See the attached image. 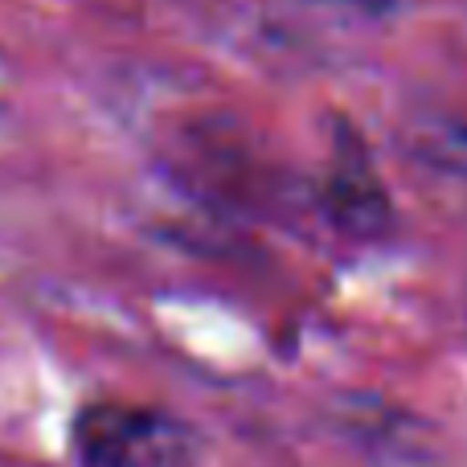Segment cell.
<instances>
[{
    "instance_id": "cell-1",
    "label": "cell",
    "mask_w": 467,
    "mask_h": 467,
    "mask_svg": "<svg viewBox=\"0 0 467 467\" xmlns=\"http://www.w3.org/2000/svg\"><path fill=\"white\" fill-rule=\"evenodd\" d=\"M70 447L78 467H193L197 435L169 410L90 402L74 414Z\"/></svg>"
},
{
    "instance_id": "cell-2",
    "label": "cell",
    "mask_w": 467,
    "mask_h": 467,
    "mask_svg": "<svg viewBox=\"0 0 467 467\" xmlns=\"http://www.w3.org/2000/svg\"><path fill=\"white\" fill-rule=\"evenodd\" d=\"M328 205H332V218L353 234H378L386 226V213H389L378 177H373V169L361 156L332 164Z\"/></svg>"
},
{
    "instance_id": "cell-3",
    "label": "cell",
    "mask_w": 467,
    "mask_h": 467,
    "mask_svg": "<svg viewBox=\"0 0 467 467\" xmlns=\"http://www.w3.org/2000/svg\"><path fill=\"white\" fill-rule=\"evenodd\" d=\"M348 5H361V8H369V13H386V8H394L398 0H348Z\"/></svg>"
}]
</instances>
